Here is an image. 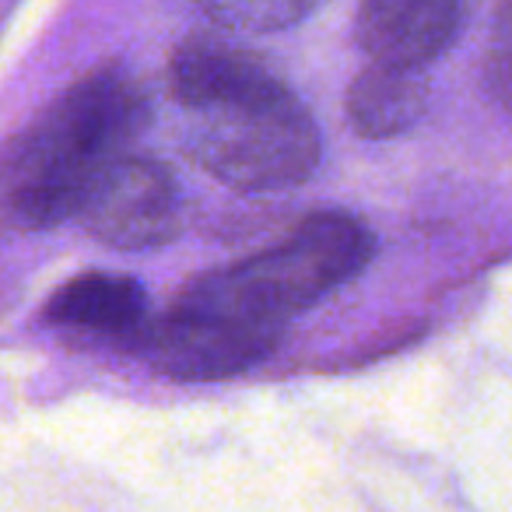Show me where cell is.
Returning <instances> with one entry per match:
<instances>
[{
	"label": "cell",
	"mask_w": 512,
	"mask_h": 512,
	"mask_svg": "<svg viewBox=\"0 0 512 512\" xmlns=\"http://www.w3.org/2000/svg\"><path fill=\"white\" fill-rule=\"evenodd\" d=\"M186 148L214 179L242 193H278L306 183L323 155L309 109L278 71L186 109Z\"/></svg>",
	"instance_id": "7a4b0ae2"
},
{
	"label": "cell",
	"mask_w": 512,
	"mask_h": 512,
	"mask_svg": "<svg viewBox=\"0 0 512 512\" xmlns=\"http://www.w3.org/2000/svg\"><path fill=\"white\" fill-rule=\"evenodd\" d=\"M488 81L491 92L512 109V0H502L488 46Z\"/></svg>",
	"instance_id": "30bf717a"
},
{
	"label": "cell",
	"mask_w": 512,
	"mask_h": 512,
	"mask_svg": "<svg viewBox=\"0 0 512 512\" xmlns=\"http://www.w3.org/2000/svg\"><path fill=\"white\" fill-rule=\"evenodd\" d=\"M74 218L106 246L151 249L179 228V193L151 158L120 155L92 179Z\"/></svg>",
	"instance_id": "5b68a950"
},
{
	"label": "cell",
	"mask_w": 512,
	"mask_h": 512,
	"mask_svg": "<svg viewBox=\"0 0 512 512\" xmlns=\"http://www.w3.org/2000/svg\"><path fill=\"white\" fill-rule=\"evenodd\" d=\"M228 32H281L309 18L323 0H179Z\"/></svg>",
	"instance_id": "9c48e42d"
},
{
	"label": "cell",
	"mask_w": 512,
	"mask_h": 512,
	"mask_svg": "<svg viewBox=\"0 0 512 512\" xmlns=\"http://www.w3.org/2000/svg\"><path fill=\"white\" fill-rule=\"evenodd\" d=\"M428 106V85L421 71L390 64H369L348 88V120L355 134L369 141L400 137L421 120Z\"/></svg>",
	"instance_id": "ba28073f"
},
{
	"label": "cell",
	"mask_w": 512,
	"mask_h": 512,
	"mask_svg": "<svg viewBox=\"0 0 512 512\" xmlns=\"http://www.w3.org/2000/svg\"><path fill=\"white\" fill-rule=\"evenodd\" d=\"M470 0H362L355 39L372 64L425 71L456 43Z\"/></svg>",
	"instance_id": "8992f818"
},
{
	"label": "cell",
	"mask_w": 512,
	"mask_h": 512,
	"mask_svg": "<svg viewBox=\"0 0 512 512\" xmlns=\"http://www.w3.org/2000/svg\"><path fill=\"white\" fill-rule=\"evenodd\" d=\"M148 106L123 67H99L71 85L0 162V211L39 232L74 218L92 179L127 155Z\"/></svg>",
	"instance_id": "6da1fadb"
},
{
	"label": "cell",
	"mask_w": 512,
	"mask_h": 512,
	"mask_svg": "<svg viewBox=\"0 0 512 512\" xmlns=\"http://www.w3.org/2000/svg\"><path fill=\"white\" fill-rule=\"evenodd\" d=\"M281 330V323L242 320L176 299L162 316L144 320L130 348L165 376L225 379L264 362L278 348Z\"/></svg>",
	"instance_id": "277c9868"
},
{
	"label": "cell",
	"mask_w": 512,
	"mask_h": 512,
	"mask_svg": "<svg viewBox=\"0 0 512 512\" xmlns=\"http://www.w3.org/2000/svg\"><path fill=\"white\" fill-rule=\"evenodd\" d=\"M46 320L130 344L148 320V299L134 278L95 271L57 288L46 306Z\"/></svg>",
	"instance_id": "52a82bcc"
},
{
	"label": "cell",
	"mask_w": 512,
	"mask_h": 512,
	"mask_svg": "<svg viewBox=\"0 0 512 512\" xmlns=\"http://www.w3.org/2000/svg\"><path fill=\"white\" fill-rule=\"evenodd\" d=\"M372 253L376 239L362 221L341 211H323L306 218L267 253L200 274L179 292V302L285 327V320L306 313L355 278Z\"/></svg>",
	"instance_id": "3957f363"
}]
</instances>
